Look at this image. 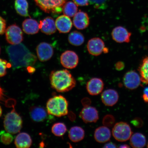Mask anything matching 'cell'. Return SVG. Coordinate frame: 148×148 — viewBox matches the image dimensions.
Returning a JSON list of instances; mask_svg holds the SVG:
<instances>
[{
  "label": "cell",
  "mask_w": 148,
  "mask_h": 148,
  "mask_svg": "<svg viewBox=\"0 0 148 148\" xmlns=\"http://www.w3.org/2000/svg\"><path fill=\"white\" fill-rule=\"evenodd\" d=\"M68 40L72 45L77 46L82 45L84 43L85 38L81 33L77 31H74L69 34Z\"/></svg>",
  "instance_id": "cell-26"
},
{
  "label": "cell",
  "mask_w": 148,
  "mask_h": 148,
  "mask_svg": "<svg viewBox=\"0 0 148 148\" xmlns=\"http://www.w3.org/2000/svg\"><path fill=\"white\" fill-rule=\"evenodd\" d=\"M0 51H1V49H0Z\"/></svg>",
  "instance_id": "cell-46"
},
{
  "label": "cell",
  "mask_w": 148,
  "mask_h": 148,
  "mask_svg": "<svg viewBox=\"0 0 148 148\" xmlns=\"http://www.w3.org/2000/svg\"><path fill=\"white\" fill-rule=\"evenodd\" d=\"M113 136L119 142H125L129 140L132 134L130 126L124 122L116 124L112 130Z\"/></svg>",
  "instance_id": "cell-6"
},
{
  "label": "cell",
  "mask_w": 148,
  "mask_h": 148,
  "mask_svg": "<svg viewBox=\"0 0 148 148\" xmlns=\"http://www.w3.org/2000/svg\"><path fill=\"white\" fill-rule=\"evenodd\" d=\"M73 23L77 29L82 30L86 28L89 25V17L86 12L79 10L74 16Z\"/></svg>",
  "instance_id": "cell-15"
},
{
  "label": "cell",
  "mask_w": 148,
  "mask_h": 148,
  "mask_svg": "<svg viewBox=\"0 0 148 148\" xmlns=\"http://www.w3.org/2000/svg\"><path fill=\"white\" fill-rule=\"evenodd\" d=\"M14 139L13 137L10 133L5 132L4 131L0 132V140L5 145L10 144Z\"/></svg>",
  "instance_id": "cell-30"
},
{
  "label": "cell",
  "mask_w": 148,
  "mask_h": 148,
  "mask_svg": "<svg viewBox=\"0 0 148 148\" xmlns=\"http://www.w3.org/2000/svg\"><path fill=\"white\" fill-rule=\"evenodd\" d=\"M89 1L95 8L104 9L107 7L108 0H89Z\"/></svg>",
  "instance_id": "cell-31"
},
{
  "label": "cell",
  "mask_w": 148,
  "mask_h": 148,
  "mask_svg": "<svg viewBox=\"0 0 148 148\" xmlns=\"http://www.w3.org/2000/svg\"><path fill=\"white\" fill-rule=\"evenodd\" d=\"M6 51L13 69L32 66L36 62V56L23 44L9 46Z\"/></svg>",
  "instance_id": "cell-1"
},
{
  "label": "cell",
  "mask_w": 148,
  "mask_h": 148,
  "mask_svg": "<svg viewBox=\"0 0 148 148\" xmlns=\"http://www.w3.org/2000/svg\"><path fill=\"white\" fill-rule=\"evenodd\" d=\"M125 66V64L123 62H119L116 63L115 67L116 70H118V71H120V70H122L124 69Z\"/></svg>",
  "instance_id": "cell-37"
},
{
  "label": "cell",
  "mask_w": 148,
  "mask_h": 148,
  "mask_svg": "<svg viewBox=\"0 0 148 148\" xmlns=\"http://www.w3.org/2000/svg\"><path fill=\"white\" fill-rule=\"evenodd\" d=\"M39 27L42 32L46 34L51 35L56 32L55 21L50 16L41 20L39 23Z\"/></svg>",
  "instance_id": "cell-18"
},
{
  "label": "cell",
  "mask_w": 148,
  "mask_h": 148,
  "mask_svg": "<svg viewBox=\"0 0 148 148\" xmlns=\"http://www.w3.org/2000/svg\"><path fill=\"white\" fill-rule=\"evenodd\" d=\"M49 79L51 88L58 92L69 91L75 88L76 84L75 78L66 69L52 71Z\"/></svg>",
  "instance_id": "cell-2"
},
{
  "label": "cell",
  "mask_w": 148,
  "mask_h": 148,
  "mask_svg": "<svg viewBox=\"0 0 148 148\" xmlns=\"http://www.w3.org/2000/svg\"><path fill=\"white\" fill-rule=\"evenodd\" d=\"M3 89L0 87V101L3 100Z\"/></svg>",
  "instance_id": "cell-41"
},
{
  "label": "cell",
  "mask_w": 148,
  "mask_h": 148,
  "mask_svg": "<svg viewBox=\"0 0 148 148\" xmlns=\"http://www.w3.org/2000/svg\"><path fill=\"white\" fill-rule=\"evenodd\" d=\"M14 6L16 12L20 15L25 17L29 16V4L27 0H15Z\"/></svg>",
  "instance_id": "cell-25"
},
{
  "label": "cell",
  "mask_w": 148,
  "mask_h": 148,
  "mask_svg": "<svg viewBox=\"0 0 148 148\" xmlns=\"http://www.w3.org/2000/svg\"><path fill=\"white\" fill-rule=\"evenodd\" d=\"M3 123L5 130L11 134H17L21 130L23 120L16 112L14 106L12 112L8 113L5 116Z\"/></svg>",
  "instance_id": "cell-4"
},
{
  "label": "cell",
  "mask_w": 148,
  "mask_h": 148,
  "mask_svg": "<svg viewBox=\"0 0 148 148\" xmlns=\"http://www.w3.org/2000/svg\"><path fill=\"white\" fill-rule=\"evenodd\" d=\"M14 143L18 148H28L32 145V140L30 136L26 133H21L17 135Z\"/></svg>",
  "instance_id": "cell-22"
},
{
  "label": "cell",
  "mask_w": 148,
  "mask_h": 148,
  "mask_svg": "<svg viewBox=\"0 0 148 148\" xmlns=\"http://www.w3.org/2000/svg\"><path fill=\"white\" fill-rule=\"evenodd\" d=\"M74 3H75L78 6H87L89 4V0H73Z\"/></svg>",
  "instance_id": "cell-36"
},
{
  "label": "cell",
  "mask_w": 148,
  "mask_h": 148,
  "mask_svg": "<svg viewBox=\"0 0 148 148\" xmlns=\"http://www.w3.org/2000/svg\"><path fill=\"white\" fill-rule=\"evenodd\" d=\"M138 70L141 82L144 84H148V56L143 59Z\"/></svg>",
  "instance_id": "cell-27"
},
{
  "label": "cell",
  "mask_w": 148,
  "mask_h": 148,
  "mask_svg": "<svg viewBox=\"0 0 148 148\" xmlns=\"http://www.w3.org/2000/svg\"><path fill=\"white\" fill-rule=\"evenodd\" d=\"M68 106L67 100L61 95L55 96L51 98L46 104L48 114L59 117L67 115Z\"/></svg>",
  "instance_id": "cell-3"
},
{
  "label": "cell",
  "mask_w": 148,
  "mask_h": 148,
  "mask_svg": "<svg viewBox=\"0 0 148 148\" xmlns=\"http://www.w3.org/2000/svg\"><path fill=\"white\" fill-rule=\"evenodd\" d=\"M79 116L85 123H95L99 119V112L95 107H84L81 110Z\"/></svg>",
  "instance_id": "cell-13"
},
{
  "label": "cell",
  "mask_w": 148,
  "mask_h": 148,
  "mask_svg": "<svg viewBox=\"0 0 148 148\" xmlns=\"http://www.w3.org/2000/svg\"><path fill=\"white\" fill-rule=\"evenodd\" d=\"M131 123L135 127H140L143 126V121L140 118H134L131 121Z\"/></svg>",
  "instance_id": "cell-35"
},
{
  "label": "cell",
  "mask_w": 148,
  "mask_h": 148,
  "mask_svg": "<svg viewBox=\"0 0 148 148\" xmlns=\"http://www.w3.org/2000/svg\"><path fill=\"white\" fill-rule=\"evenodd\" d=\"M78 8L75 3L68 1L64 3L62 8V12L64 15L72 17L74 16L77 12Z\"/></svg>",
  "instance_id": "cell-28"
},
{
  "label": "cell",
  "mask_w": 148,
  "mask_h": 148,
  "mask_svg": "<svg viewBox=\"0 0 148 148\" xmlns=\"http://www.w3.org/2000/svg\"><path fill=\"white\" fill-rule=\"evenodd\" d=\"M67 0H34L41 10L47 13L60 14Z\"/></svg>",
  "instance_id": "cell-5"
},
{
  "label": "cell",
  "mask_w": 148,
  "mask_h": 148,
  "mask_svg": "<svg viewBox=\"0 0 148 148\" xmlns=\"http://www.w3.org/2000/svg\"><path fill=\"white\" fill-rule=\"evenodd\" d=\"M120 148H129L130 147L128 145H126V144H124V145H122L120 146Z\"/></svg>",
  "instance_id": "cell-43"
},
{
  "label": "cell",
  "mask_w": 148,
  "mask_h": 148,
  "mask_svg": "<svg viewBox=\"0 0 148 148\" xmlns=\"http://www.w3.org/2000/svg\"><path fill=\"white\" fill-rule=\"evenodd\" d=\"M118 92L113 89H108L103 91L101 95L102 101L107 106H112L117 103L119 99Z\"/></svg>",
  "instance_id": "cell-17"
},
{
  "label": "cell",
  "mask_w": 148,
  "mask_h": 148,
  "mask_svg": "<svg viewBox=\"0 0 148 148\" xmlns=\"http://www.w3.org/2000/svg\"><path fill=\"white\" fill-rule=\"evenodd\" d=\"M144 94L148 97V87H146L144 90Z\"/></svg>",
  "instance_id": "cell-42"
},
{
  "label": "cell",
  "mask_w": 148,
  "mask_h": 148,
  "mask_svg": "<svg viewBox=\"0 0 148 148\" xmlns=\"http://www.w3.org/2000/svg\"><path fill=\"white\" fill-rule=\"evenodd\" d=\"M111 136V133L108 127L101 126L95 130L94 133L95 140L99 143H104L109 141Z\"/></svg>",
  "instance_id": "cell-19"
},
{
  "label": "cell",
  "mask_w": 148,
  "mask_h": 148,
  "mask_svg": "<svg viewBox=\"0 0 148 148\" xmlns=\"http://www.w3.org/2000/svg\"><path fill=\"white\" fill-rule=\"evenodd\" d=\"M67 131L66 126L63 123H57L53 124L51 127V132L56 136H62Z\"/></svg>",
  "instance_id": "cell-29"
},
{
  "label": "cell",
  "mask_w": 148,
  "mask_h": 148,
  "mask_svg": "<svg viewBox=\"0 0 148 148\" xmlns=\"http://www.w3.org/2000/svg\"><path fill=\"white\" fill-rule=\"evenodd\" d=\"M147 147L148 148V143L147 144Z\"/></svg>",
  "instance_id": "cell-45"
},
{
  "label": "cell",
  "mask_w": 148,
  "mask_h": 148,
  "mask_svg": "<svg viewBox=\"0 0 148 148\" xmlns=\"http://www.w3.org/2000/svg\"><path fill=\"white\" fill-rule=\"evenodd\" d=\"M115 122L114 116L110 114L105 116L103 120V123L105 126L107 127H112Z\"/></svg>",
  "instance_id": "cell-33"
},
{
  "label": "cell",
  "mask_w": 148,
  "mask_h": 148,
  "mask_svg": "<svg viewBox=\"0 0 148 148\" xmlns=\"http://www.w3.org/2000/svg\"><path fill=\"white\" fill-rule=\"evenodd\" d=\"M69 137L72 142H77L81 141L85 136V131L82 127L78 126L72 127L70 129Z\"/></svg>",
  "instance_id": "cell-23"
},
{
  "label": "cell",
  "mask_w": 148,
  "mask_h": 148,
  "mask_svg": "<svg viewBox=\"0 0 148 148\" xmlns=\"http://www.w3.org/2000/svg\"><path fill=\"white\" fill-rule=\"evenodd\" d=\"M68 117L71 121H74L75 119V115L73 112H70L68 113Z\"/></svg>",
  "instance_id": "cell-39"
},
{
  "label": "cell",
  "mask_w": 148,
  "mask_h": 148,
  "mask_svg": "<svg viewBox=\"0 0 148 148\" xmlns=\"http://www.w3.org/2000/svg\"><path fill=\"white\" fill-rule=\"evenodd\" d=\"M87 48L90 54L94 56H98L105 51H107V50L105 49L104 42L99 38H92L89 40Z\"/></svg>",
  "instance_id": "cell-9"
},
{
  "label": "cell",
  "mask_w": 148,
  "mask_h": 148,
  "mask_svg": "<svg viewBox=\"0 0 148 148\" xmlns=\"http://www.w3.org/2000/svg\"><path fill=\"white\" fill-rule=\"evenodd\" d=\"M37 56L39 60L45 62L50 60L54 53L52 46L46 42H42L37 46Z\"/></svg>",
  "instance_id": "cell-12"
},
{
  "label": "cell",
  "mask_w": 148,
  "mask_h": 148,
  "mask_svg": "<svg viewBox=\"0 0 148 148\" xmlns=\"http://www.w3.org/2000/svg\"><path fill=\"white\" fill-rule=\"evenodd\" d=\"M29 114L31 119L36 122L44 121L47 118L48 114L47 110L43 107L40 106L31 107Z\"/></svg>",
  "instance_id": "cell-20"
},
{
  "label": "cell",
  "mask_w": 148,
  "mask_h": 148,
  "mask_svg": "<svg viewBox=\"0 0 148 148\" xmlns=\"http://www.w3.org/2000/svg\"><path fill=\"white\" fill-rule=\"evenodd\" d=\"M61 64L65 68L73 69L75 68L79 63L78 55L75 52L68 50L64 52L60 57Z\"/></svg>",
  "instance_id": "cell-8"
},
{
  "label": "cell",
  "mask_w": 148,
  "mask_h": 148,
  "mask_svg": "<svg viewBox=\"0 0 148 148\" xmlns=\"http://www.w3.org/2000/svg\"><path fill=\"white\" fill-rule=\"evenodd\" d=\"M123 82L126 88L133 90L137 88L142 82L140 76L136 71L131 70L125 74Z\"/></svg>",
  "instance_id": "cell-10"
},
{
  "label": "cell",
  "mask_w": 148,
  "mask_h": 148,
  "mask_svg": "<svg viewBox=\"0 0 148 148\" xmlns=\"http://www.w3.org/2000/svg\"><path fill=\"white\" fill-rule=\"evenodd\" d=\"M55 24L57 29L60 33L69 32L73 27V23L70 17L64 14L56 18Z\"/></svg>",
  "instance_id": "cell-16"
},
{
  "label": "cell",
  "mask_w": 148,
  "mask_h": 148,
  "mask_svg": "<svg viewBox=\"0 0 148 148\" xmlns=\"http://www.w3.org/2000/svg\"><path fill=\"white\" fill-rule=\"evenodd\" d=\"M103 148H116V144L112 143V142H109L108 143H106L103 147Z\"/></svg>",
  "instance_id": "cell-40"
},
{
  "label": "cell",
  "mask_w": 148,
  "mask_h": 148,
  "mask_svg": "<svg viewBox=\"0 0 148 148\" xmlns=\"http://www.w3.org/2000/svg\"><path fill=\"white\" fill-rule=\"evenodd\" d=\"M2 113V109L1 106H0V117L1 116Z\"/></svg>",
  "instance_id": "cell-44"
},
{
  "label": "cell",
  "mask_w": 148,
  "mask_h": 148,
  "mask_svg": "<svg viewBox=\"0 0 148 148\" xmlns=\"http://www.w3.org/2000/svg\"><path fill=\"white\" fill-rule=\"evenodd\" d=\"M130 144L134 148H143L146 144L145 137L139 133L132 134L130 138Z\"/></svg>",
  "instance_id": "cell-24"
},
{
  "label": "cell",
  "mask_w": 148,
  "mask_h": 148,
  "mask_svg": "<svg viewBox=\"0 0 148 148\" xmlns=\"http://www.w3.org/2000/svg\"><path fill=\"white\" fill-rule=\"evenodd\" d=\"M82 104L84 107L90 106V103H91V101L88 98H85L82 99Z\"/></svg>",
  "instance_id": "cell-38"
},
{
  "label": "cell",
  "mask_w": 148,
  "mask_h": 148,
  "mask_svg": "<svg viewBox=\"0 0 148 148\" xmlns=\"http://www.w3.org/2000/svg\"><path fill=\"white\" fill-rule=\"evenodd\" d=\"M9 67H10V65L6 60L0 58V77L6 75L7 68Z\"/></svg>",
  "instance_id": "cell-32"
},
{
  "label": "cell",
  "mask_w": 148,
  "mask_h": 148,
  "mask_svg": "<svg viewBox=\"0 0 148 148\" xmlns=\"http://www.w3.org/2000/svg\"><path fill=\"white\" fill-rule=\"evenodd\" d=\"M104 83L100 78L94 77L87 83L86 88L90 95H97L101 93L103 90Z\"/></svg>",
  "instance_id": "cell-14"
},
{
  "label": "cell",
  "mask_w": 148,
  "mask_h": 148,
  "mask_svg": "<svg viewBox=\"0 0 148 148\" xmlns=\"http://www.w3.org/2000/svg\"><path fill=\"white\" fill-rule=\"evenodd\" d=\"M131 36L130 32L120 26L114 28L112 32L113 40L118 43H129L130 41Z\"/></svg>",
  "instance_id": "cell-11"
},
{
  "label": "cell",
  "mask_w": 148,
  "mask_h": 148,
  "mask_svg": "<svg viewBox=\"0 0 148 148\" xmlns=\"http://www.w3.org/2000/svg\"><path fill=\"white\" fill-rule=\"evenodd\" d=\"M22 25L24 32L28 34H36L40 29L39 23L36 20L31 18L24 20Z\"/></svg>",
  "instance_id": "cell-21"
},
{
  "label": "cell",
  "mask_w": 148,
  "mask_h": 148,
  "mask_svg": "<svg viewBox=\"0 0 148 148\" xmlns=\"http://www.w3.org/2000/svg\"><path fill=\"white\" fill-rule=\"evenodd\" d=\"M5 33L7 41L12 45L21 43L23 40L21 29L15 24L9 26L5 30Z\"/></svg>",
  "instance_id": "cell-7"
},
{
  "label": "cell",
  "mask_w": 148,
  "mask_h": 148,
  "mask_svg": "<svg viewBox=\"0 0 148 148\" xmlns=\"http://www.w3.org/2000/svg\"><path fill=\"white\" fill-rule=\"evenodd\" d=\"M6 29V21L0 16V35L4 34Z\"/></svg>",
  "instance_id": "cell-34"
}]
</instances>
